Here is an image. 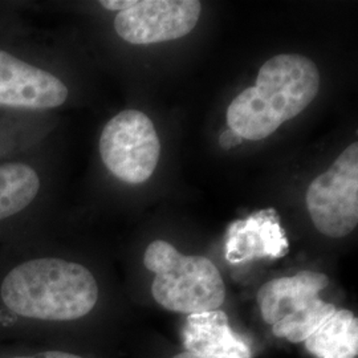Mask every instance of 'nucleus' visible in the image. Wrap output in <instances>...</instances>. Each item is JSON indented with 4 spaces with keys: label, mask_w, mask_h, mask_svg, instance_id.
<instances>
[{
    "label": "nucleus",
    "mask_w": 358,
    "mask_h": 358,
    "mask_svg": "<svg viewBox=\"0 0 358 358\" xmlns=\"http://www.w3.org/2000/svg\"><path fill=\"white\" fill-rule=\"evenodd\" d=\"M100 297L97 278L77 260L35 251L10 257L0 266V341L60 345Z\"/></svg>",
    "instance_id": "1"
},
{
    "label": "nucleus",
    "mask_w": 358,
    "mask_h": 358,
    "mask_svg": "<svg viewBox=\"0 0 358 358\" xmlns=\"http://www.w3.org/2000/svg\"><path fill=\"white\" fill-rule=\"evenodd\" d=\"M288 251L287 234L273 208L236 220L227 231L224 255L232 264L256 259H280Z\"/></svg>",
    "instance_id": "9"
},
{
    "label": "nucleus",
    "mask_w": 358,
    "mask_h": 358,
    "mask_svg": "<svg viewBox=\"0 0 358 358\" xmlns=\"http://www.w3.org/2000/svg\"><path fill=\"white\" fill-rule=\"evenodd\" d=\"M306 343L317 358H356L358 355V320L348 309L336 310Z\"/></svg>",
    "instance_id": "11"
},
{
    "label": "nucleus",
    "mask_w": 358,
    "mask_h": 358,
    "mask_svg": "<svg viewBox=\"0 0 358 358\" xmlns=\"http://www.w3.org/2000/svg\"><path fill=\"white\" fill-rule=\"evenodd\" d=\"M201 11L198 0H137L131 8L117 13L115 29L134 45L177 40L192 32Z\"/></svg>",
    "instance_id": "7"
},
{
    "label": "nucleus",
    "mask_w": 358,
    "mask_h": 358,
    "mask_svg": "<svg viewBox=\"0 0 358 358\" xmlns=\"http://www.w3.org/2000/svg\"><path fill=\"white\" fill-rule=\"evenodd\" d=\"M99 150L115 178L140 185L152 177L159 161L161 142L153 121L140 110H122L103 127Z\"/></svg>",
    "instance_id": "5"
},
{
    "label": "nucleus",
    "mask_w": 358,
    "mask_h": 358,
    "mask_svg": "<svg viewBox=\"0 0 358 358\" xmlns=\"http://www.w3.org/2000/svg\"><path fill=\"white\" fill-rule=\"evenodd\" d=\"M328 285V276L313 271L266 282L256 296L263 320L276 337L304 343L337 310L320 297Z\"/></svg>",
    "instance_id": "4"
},
{
    "label": "nucleus",
    "mask_w": 358,
    "mask_h": 358,
    "mask_svg": "<svg viewBox=\"0 0 358 358\" xmlns=\"http://www.w3.org/2000/svg\"><path fill=\"white\" fill-rule=\"evenodd\" d=\"M66 99L68 88L59 77L0 50V105L44 110Z\"/></svg>",
    "instance_id": "8"
},
{
    "label": "nucleus",
    "mask_w": 358,
    "mask_h": 358,
    "mask_svg": "<svg viewBox=\"0 0 358 358\" xmlns=\"http://www.w3.org/2000/svg\"><path fill=\"white\" fill-rule=\"evenodd\" d=\"M185 352L201 358H252L251 346L234 332L227 315L208 310L189 315L182 329Z\"/></svg>",
    "instance_id": "10"
},
{
    "label": "nucleus",
    "mask_w": 358,
    "mask_h": 358,
    "mask_svg": "<svg viewBox=\"0 0 358 358\" xmlns=\"http://www.w3.org/2000/svg\"><path fill=\"white\" fill-rule=\"evenodd\" d=\"M320 90V72L301 55H278L260 68L255 87L227 109L229 128L242 140L260 141L300 115Z\"/></svg>",
    "instance_id": "2"
},
{
    "label": "nucleus",
    "mask_w": 358,
    "mask_h": 358,
    "mask_svg": "<svg viewBox=\"0 0 358 358\" xmlns=\"http://www.w3.org/2000/svg\"><path fill=\"white\" fill-rule=\"evenodd\" d=\"M308 213L321 234L344 238L358 224V143H350L308 187Z\"/></svg>",
    "instance_id": "6"
},
{
    "label": "nucleus",
    "mask_w": 358,
    "mask_h": 358,
    "mask_svg": "<svg viewBox=\"0 0 358 358\" xmlns=\"http://www.w3.org/2000/svg\"><path fill=\"white\" fill-rule=\"evenodd\" d=\"M242 141H243V140H242L239 136H236L230 129L226 130L224 133H222V136H220V138H219L220 146H222L223 149H226V150H230L232 148L241 145Z\"/></svg>",
    "instance_id": "15"
},
{
    "label": "nucleus",
    "mask_w": 358,
    "mask_h": 358,
    "mask_svg": "<svg viewBox=\"0 0 358 358\" xmlns=\"http://www.w3.org/2000/svg\"><path fill=\"white\" fill-rule=\"evenodd\" d=\"M173 358H201L196 357V356H194V355H190V353H187V352H182V353H179L177 355L176 357Z\"/></svg>",
    "instance_id": "16"
},
{
    "label": "nucleus",
    "mask_w": 358,
    "mask_h": 358,
    "mask_svg": "<svg viewBox=\"0 0 358 358\" xmlns=\"http://www.w3.org/2000/svg\"><path fill=\"white\" fill-rule=\"evenodd\" d=\"M137 0H101L100 6H103L105 10L109 11H127L129 8H131L136 4Z\"/></svg>",
    "instance_id": "14"
},
{
    "label": "nucleus",
    "mask_w": 358,
    "mask_h": 358,
    "mask_svg": "<svg viewBox=\"0 0 358 358\" xmlns=\"http://www.w3.org/2000/svg\"><path fill=\"white\" fill-rule=\"evenodd\" d=\"M143 264L155 275L154 300L170 312L189 316L215 310L224 303L222 275L205 256L182 255L173 244L154 241L145 251Z\"/></svg>",
    "instance_id": "3"
},
{
    "label": "nucleus",
    "mask_w": 358,
    "mask_h": 358,
    "mask_svg": "<svg viewBox=\"0 0 358 358\" xmlns=\"http://www.w3.org/2000/svg\"><path fill=\"white\" fill-rule=\"evenodd\" d=\"M0 358H90L87 355L68 349L66 346L27 343V341H0Z\"/></svg>",
    "instance_id": "13"
},
{
    "label": "nucleus",
    "mask_w": 358,
    "mask_h": 358,
    "mask_svg": "<svg viewBox=\"0 0 358 358\" xmlns=\"http://www.w3.org/2000/svg\"><path fill=\"white\" fill-rule=\"evenodd\" d=\"M41 187L38 171L23 162L0 165V223L23 213Z\"/></svg>",
    "instance_id": "12"
}]
</instances>
